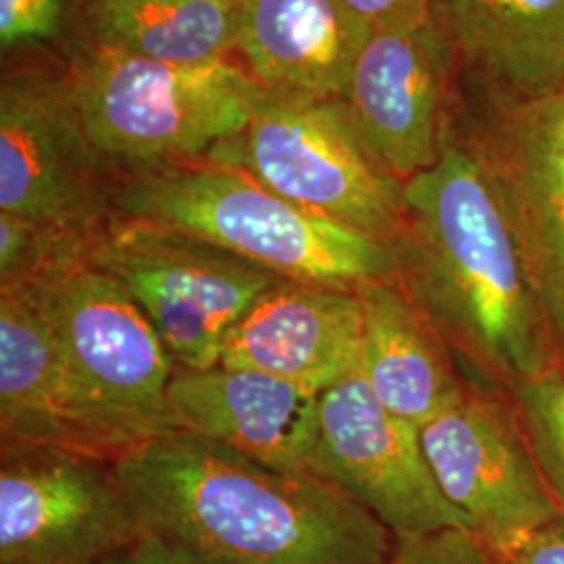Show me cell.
<instances>
[{
	"instance_id": "obj_10",
	"label": "cell",
	"mask_w": 564,
	"mask_h": 564,
	"mask_svg": "<svg viewBox=\"0 0 564 564\" xmlns=\"http://www.w3.org/2000/svg\"><path fill=\"white\" fill-rule=\"evenodd\" d=\"M452 128L500 195L564 375V93L519 107L470 101Z\"/></svg>"
},
{
	"instance_id": "obj_3",
	"label": "cell",
	"mask_w": 564,
	"mask_h": 564,
	"mask_svg": "<svg viewBox=\"0 0 564 564\" xmlns=\"http://www.w3.org/2000/svg\"><path fill=\"white\" fill-rule=\"evenodd\" d=\"M116 218L172 226L258 263L286 281L349 286L393 279L389 245L282 199L218 163L123 170Z\"/></svg>"
},
{
	"instance_id": "obj_5",
	"label": "cell",
	"mask_w": 564,
	"mask_h": 564,
	"mask_svg": "<svg viewBox=\"0 0 564 564\" xmlns=\"http://www.w3.org/2000/svg\"><path fill=\"white\" fill-rule=\"evenodd\" d=\"M67 80L88 141L120 172L207 158L262 93L228 61L176 65L101 46L82 51Z\"/></svg>"
},
{
	"instance_id": "obj_8",
	"label": "cell",
	"mask_w": 564,
	"mask_h": 564,
	"mask_svg": "<svg viewBox=\"0 0 564 564\" xmlns=\"http://www.w3.org/2000/svg\"><path fill=\"white\" fill-rule=\"evenodd\" d=\"M144 533L113 458L0 445V564H107Z\"/></svg>"
},
{
	"instance_id": "obj_20",
	"label": "cell",
	"mask_w": 564,
	"mask_h": 564,
	"mask_svg": "<svg viewBox=\"0 0 564 564\" xmlns=\"http://www.w3.org/2000/svg\"><path fill=\"white\" fill-rule=\"evenodd\" d=\"M93 46L202 65L237 51L241 0H88Z\"/></svg>"
},
{
	"instance_id": "obj_25",
	"label": "cell",
	"mask_w": 564,
	"mask_h": 564,
	"mask_svg": "<svg viewBox=\"0 0 564 564\" xmlns=\"http://www.w3.org/2000/svg\"><path fill=\"white\" fill-rule=\"evenodd\" d=\"M372 28L419 23L431 18V0H343Z\"/></svg>"
},
{
	"instance_id": "obj_15",
	"label": "cell",
	"mask_w": 564,
	"mask_h": 564,
	"mask_svg": "<svg viewBox=\"0 0 564 564\" xmlns=\"http://www.w3.org/2000/svg\"><path fill=\"white\" fill-rule=\"evenodd\" d=\"M360 347L362 303L356 289L281 279L230 328L220 364L324 393L358 370Z\"/></svg>"
},
{
	"instance_id": "obj_4",
	"label": "cell",
	"mask_w": 564,
	"mask_h": 564,
	"mask_svg": "<svg viewBox=\"0 0 564 564\" xmlns=\"http://www.w3.org/2000/svg\"><path fill=\"white\" fill-rule=\"evenodd\" d=\"M23 286L34 289L53 328L80 449L116 460L178 433L167 398L178 368L118 282L88 258Z\"/></svg>"
},
{
	"instance_id": "obj_13",
	"label": "cell",
	"mask_w": 564,
	"mask_h": 564,
	"mask_svg": "<svg viewBox=\"0 0 564 564\" xmlns=\"http://www.w3.org/2000/svg\"><path fill=\"white\" fill-rule=\"evenodd\" d=\"M456 86L452 51L431 15L372 28L343 101L370 155L405 184L440 162Z\"/></svg>"
},
{
	"instance_id": "obj_11",
	"label": "cell",
	"mask_w": 564,
	"mask_h": 564,
	"mask_svg": "<svg viewBox=\"0 0 564 564\" xmlns=\"http://www.w3.org/2000/svg\"><path fill=\"white\" fill-rule=\"evenodd\" d=\"M421 444L445 498L491 554L564 512L506 398L466 387L421 426Z\"/></svg>"
},
{
	"instance_id": "obj_22",
	"label": "cell",
	"mask_w": 564,
	"mask_h": 564,
	"mask_svg": "<svg viewBox=\"0 0 564 564\" xmlns=\"http://www.w3.org/2000/svg\"><path fill=\"white\" fill-rule=\"evenodd\" d=\"M398 564H500L489 547L466 529H444L395 542Z\"/></svg>"
},
{
	"instance_id": "obj_2",
	"label": "cell",
	"mask_w": 564,
	"mask_h": 564,
	"mask_svg": "<svg viewBox=\"0 0 564 564\" xmlns=\"http://www.w3.org/2000/svg\"><path fill=\"white\" fill-rule=\"evenodd\" d=\"M116 468L147 533L212 564H387L395 538L312 473L193 433L139 445Z\"/></svg>"
},
{
	"instance_id": "obj_23",
	"label": "cell",
	"mask_w": 564,
	"mask_h": 564,
	"mask_svg": "<svg viewBox=\"0 0 564 564\" xmlns=\"http://www.w3.org/2000/svg\"><path fill=\"white\" fill-rule=\"evenodd\" d=\"M63 0H0V44L4 51L23 42L59 34Z\"/></svg>"
},
{
	"instance_id": "obj_27",
	"label": "cell",
	"mask_w": 564,
	"mask_h": 564,
	"mask_svg": "<svg viewBox=\"0 0 564 564\" xmlns=\"http://www.w3.org/2000/svg\"><path fill=\"white\" fill-rule=\"evenodd\" d=\"M387 564H398V563H395V561H393V558H391V561H389V563H387Z\"/></svg>"
},
{
	"instance_id": "obj_14",
	"label": "cell",
	"mask_w": 564,
	"mask_h": 564,
	"mask_svg": "<svg viewBox=\"0 0 564 564\" xmlns=\"http://www.w3.org/2000/svg\"><path fill=\"white\" fill-rule=\"evenodd\" d=\"M468 101L519 107L564 93V0H431Z\"/></svg>"
},
{
	"instance_id": "obj_18",
	"label": "cell",
	"mask_w": 564,
	"mask_h": 564,
	"mask_svg": "<svg viewBox=\"0 0 564 564\" xmlns=\"http://www.w3.org/2000/svg\"><path fill=\"white\" fill-rule=\"evenodd\" d=\"M356 291L362 303L358 372L389 412L421 429L468 384L447 345L398 282H362Z\"/></svg>"
},
{
	"instance_id": "obj_21",
	"label": "cell",
	"mask_w": 564,
	"mask_h": 564,
	"mask_svg": "<svg viewBox=\"0 0 564 564\" xmlns=\"http://www.w3.org/2000/svg\"><path fill=\"white\" fill-rule=\"evenodd\" d=\"M545 484L564 510V375L550 370L510 395Z\"/></svg>"
},
{
	"instance_id": "obj_16",
	"label": "cell",
	"mask_w": 564,
	"mask_h": 564,
	"mask_svg": "<svg viewBox=\"0 0 564 564\" xmlns=\"http://www.w3.org/2000/svg\"><path fill=\"white\" fill-rule=\"evenodd\" d=\"M321 395L251 368L176 370L170 408L176 429L258 463L310 473L321 431Z\"/></svg>"
},
{
	"instance_id": "obj_24",
	"label": "cell",
	"mask_w": 564,
	"mask_h": 564,
	"mask_svg": "<svg viewBox=\"0 0 564 564\" xmlns=\"http://www.w3.org/2000/svg\"><path fill=\"white\" fill-rule=\"evenodd\" d=\"M494 556L500 564H564V512Z\"/></svg>"
},
{
	"instance_id": "obj_6",
	"label": "cell",
	"mask_w": 564,
	"mask_h": 564,
	"mask_svg": "<svg viewBox=\"0 0 564 564\" xmlns=\"http://www.w3.org/2000/svg\"><path fill=\"white\" fill-rule=\"evenodd\" d=\"M203 160L389 247L402 230L403 184L370 155L343 99H297L262 88L247 126Z\"/></svg>"
},
{
	"instance_id": "obj_19",
	"label": "cell",
	"mask_w": 564,
	"mask_h": 564,
	"mask_svg": "<svg viewBox=\"0 0 564 564\" xmlns=\"http://www.w3.org/2000/svg\"><path fill=\"white\" fill-rule=\"evenodd\" d=\"M0 445L76 447L53 328L34 289H0Z\"/></svg>"
},
{
	"instance_id": "obj_1",
	"label": "cell",
	"mask_w": 564,
	"mask_h": 564,
	"mask_svg": "<svg viewBox=\"0 0 564 564\" xmlns=\"http://www.w3.org/2000/svg\"><path fill=\"white\" fill-rule=\"evenodd\" d=\"M393 281L447 345L464 383L510 400L558 370L544 314L500 195L449 128L431 170L403 184Z\"/></svg>"
},
{
	"instance_id": "obj_7",
	"label": "cell",
	"mask_w": 564,
	"mask_h": 564,
	"mask_svg": "<svg viewBox=\"0 0 564 564\" xmlns=\"http://www.w3.org/2000/svg\"><path fill=\"white\" fill-rule=\"evenodd\" d=\"M90 262L139 305L178 370L218 366L230 328L281 281L197 235L128 218L102 228Z\"/></svg>"
},
{
	"instance_id": "obj_26",
	"label": "cell",
	"mask_w": 564,
	"mask_h": 564,
	"mask_svg": "<svg viewBox=\"0 0 564 564\" xmlns=\"http://www.w3.org/2000/svg\"><path fill=\"white\" fill-rule=\"evenodd\" d=\"M107 564H212L202 561L184 550L165 544L160 538L144 533L137 544L123 550L120 556H116Z\"/></svg>"
},
{
	"instance_id": "obj_12",
	"label": "cell",
	"mask_w": 564,
	"mask_h": 564,
	"mask_svg": "<svg viewBox=\"0 0 564 564\" xmlns=\"http://www.w3.org/2000/svg\"><path fill=\"white\" fill-rule=\"evenodd\" d=\"M310 473L372 512L395 542L444 529L468 531L435 481L421 429L389 412L358 370L321 395Z\"/></svg>"
},
{
	"instance_id": "obj_9",
	"label": "cell",
	"mask_w": 564,
	"mask_h": 564,
	"mask_svg": "<svg viewBox=\"0 0 564 564\" xmlns=\"http://www.w3.org/2000/svg\"><path fill=\"white\" fill-rule=\"evenodd\" d=\"M120 170L90 144L67 76L0 86V214L97 239L116 220Z\"/></svg>"
},
{
	"instance_id": "obj_17",
	"label": "cell",
	"mask_w": 564,
	"mask_h": 564,
	"mask_svg": "<svg viewBox=\"0 0 564 564\" xmlns=\"http://www.w3.org/2000/svg\"><path fill=\"white\" fill-rule=\"evenodd\" d=\"M372 25L343 0H241L237 51L263 90L343 99Z\"/></svg>"
}]
</instances>
